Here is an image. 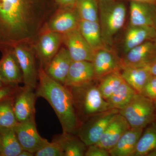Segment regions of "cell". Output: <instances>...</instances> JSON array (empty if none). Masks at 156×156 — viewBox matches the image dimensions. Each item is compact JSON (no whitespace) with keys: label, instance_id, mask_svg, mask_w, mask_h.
<instances>
[{"label":"cell","instance_id":"cell-23","mask_svg":"<svg viewBox=\"0 0 156 156\" xmlns=\"http://www.w3.org/2000/svg\"><path fill=\"white\" fill-rule=\"evenodd\" d=\"M78 29L95 52L105 48L98 21L80 20Z\"/></svg>","mask_w":156,"mask_h":156},{"label":"cell","instance_id":"cell-28","mask_svg":"<svg viewBox=\"0 0 156 156\" xmlns=\"http://www.w3.org/2000/svg\"><path fill=\"white\" fill-rule=\"evenodd\" d=\"M75 8L80 20L99 21L98 0H76Z\"/></svg>","mask_w":156,"mask_h":156},{"label":"cell","instance_id":"cell-15","mask_svg":"<svg viewBox=\"0 0 156 156\" xmlns=\"http://www.w3.org/2000/svg\"><path fill=\"white\" fill-rule=\"evenodd\" d=\"M0 60V77L4 86L17 87L23 82L21 69L13 49L2 52Z\"/></svg>","mask_w":156,"mask_h":156},{"label":"cell","instance_id":"cell-32","mask_svg":"<svg viewBox=\"0 0 156 156\" xmlns=\"http://www.w3.org/2000/svg\"><path fill=\"white\" fill-rule=\"evenodd\" d=\"M140 94L150 99L154 102H156V76H151Z\"/></svg>","mask_w":156,"mask_h":156},{"label":"cell","instance_id":"cell-10","mask_svg":"<svg viewBox=\"0 0 156 156\" xmlns=\"http://www.w3.org/2000/svg\"><path fill=\"white\" fill-rule=\"evenodd\" d=\"M156 59V43L153 40L147 41L132 48L121 58L122 68L147 67Z\"/></svg>","mask_w":156,"mask_h":156},{"label":"cell","instance_id":"cell-43","mask_svg":"<svg viewBox=\"0 0 156 156\" xmlns=\"http://www.w3.org/2000/svg\"><path fill=\"white\" fill-rule=\"evenodd\" d=\"M154 103L155 107L156 115V102H154Z\"/></svg>","mask_w":156,"mask_h":156},{"label":"cell","instance_id":"cell-33","mask_svg":"<svg viewBox=\"0 0 156 156\" xmlns=\"http://www.w3.org/2000/svg\"><path fill=\"white\" fill-rule=\"evenodd\" d=\"M85 156H110L109 151L97 144L87 147Z\"/></svg>","mask_w":156,"mask_h":156},{"label":"cell","instance_id":"cell-27","mask_svg":"<svg viewBox=\"0 0 156 156\" xmlns=\"http://www.w3.org/2000/svg\"><path fill=\"white\" fill-rule=\"evenodd\" d=\"M136 94L137 92L124 80L106 101L112 108L120 110L126 107Z\"/></svg>","mask_w":156,"mask_h":156},{"label":"cell","instance_id":"cell-39","mask_svg":"<svg viewBox=\"0 0 156 156\" xmlns=\"http://www.w3.org/2000/svg\"><path fill=\"white\" fill-rule=\"evenodd\" d=\"M147 156H156V150L151 152Z\"/></svg>","mask_w":156,"mask_h":156},{"label":"cell","instance_id":"cell-18","mask_svg":"<svg viewBox=\"0 0 156 156\" xmlns=\"http://www.w3.org/2000/svg\"><path fill=\"white\" fill-rule=\"evenodd\" d=\"M72 61L66 48L62 46L56 55L44 69L50 78L64 85Z\"/></svg>","mask_w":156,"mask_h":156},{"label":"cell","instance_id":"cell-6","mask_svg":"<svg viewBox=\"0 0 156 156\" xmlns=\"http://www.w3.org/2000/svg\"><path fill=\"white\" fill-rule=\"evenodd\" d=\"M119 110L112 108L89 117L81 123L76 135L87 147L96 144L109 123Z\"/></svg>","mask_w":156,"mask_h":156},{"label":"cell","instance_id":"cell-2","mask_svg":"<svg viewBox=\"0 0 156 156\" xmlns=\"http://www.w3.org/2000/svg\"><path fill=\"white\" fill-rule=\"evenodd\" d=\"M36 93L50 104L58 117L62 132L76 134L80 123L69 89L50 78L39 65Z\"/></svg>","mask_w":156,"mask_h":156},{"label":"cell","instance_id":"cell-31","mask_svg":"<svg viewBox=\"0 0 156 156\" xmlns=\"http://www.w3.org/2000/svg\"><path fill=\"white\" fill-rule=\"evenodd\" d=\"M35 156H64V152L57 142L47 141L34 154Z\"/></svg>","mask_w":156,"mask_h":156},{"label":"cell","instance_id":"cell-13","mask_svg":"<svg viewBox=\"0 0 156 156\" xmlns=\"http://www.w3.org/2000/svg\"><path fill=\"white\" fill-rule=\"evenodd\" d=\"M14 128L22 149L28 151L34 154L48 141L39 134L35 119L17 122Z\"/></svg>","mask_w":156,"mask_h":156},{"label":"cell","instance_id":"cell-34","mask_svg":"<svg viewBox=\"0 0 156 156\" xmlns=\"http://www.w3.org/2000/svg\"><path fill=\"white\" fill-rule=\"evenodd\" d=\"M19 86L12 87L4 86L2 88H0V101L6 98L13 97Z\"/></svg>","mask_w":156,"mask_h":156},{"label":"cell","instance_id":"cell-42","mask_svg":"<svg viewBox=\"0 0 156 156\" xmlns=\"http://www.w3.org/2000/svg\"><path fill=\"white\" fill-rule=\"evenodd\" d=\"M0 153H1V136H0Z\"/></svg>","mask_w":156,"mask_h":156},{"label":"cell","instance_id":"cell-4","mask_svg":"<svg viewBox=\"0 0 156 156\" xmlns=\"http://www.w3.org/2000/svg\"><path fill=\"white\" fill-rule=\"evenodd\" d=\"M99 22L105 48H112L115 36L126 21L127 9L124 1L98 0Z\"/></svg>","mask_w":156,"mask_h":156},{"label":"cell","instance_id":"cell-12","mask_svg":"<svg viewBox=\"0 0 156 156\" xmlns=\"http://www.w3.org/2000/svg\"><path fill=\"white\" fill-rule=\"evenodd\" d=\"M80 20L75 7L58 8L46 23L41 32L50 31L64 34L78 28Z\"/></svg>","mask_w":156,"mask_h":156},{"label":"cell","instance_id":"cell-21","mask_svg":"<svg viewBox=\"0 0 156 156\" xmlns=\"http://www.w3.org/2000/svg\"><path fill=\"white\" fill-rule=\"evenodd\" d=\"M155 35V30L154 27L128 25L124 40L125 53L147 41H154Z\"/></svg>","mask_w":156,"mask_h":156},{"label":"cell","instance_id":"cell-38","mask_svg":"<svg viewBox=\"0 0 156 156\" xmlns=\"http://www.w3.org/2000/svg\"><path fill=\"white\" fill-rule=\"evenodd\" d=\"M34 154L32 153L29 151H28L22 150L19 156H34Z\"/></svg>","mask_w":156,"mask_h":156},{"label":"cell","instance_id":"cell-24","mask_svg":"<svg viewBox=\"0 0 156 156\" xmlns=\"http://www.w3.org/2000/svg\"><path fill=\"white\" fill-rule=\"evenodd\" d=\"M124 80L138 94L152 75L148 67H124L121 71Z\"/></svg>","mask_w":156,"mask_h":156},{"label":"cell","instance_id":"cell-29","mask_svg":"<svg viewBox=\"0 0 156 156\" xmlns=\"http://www.w3.org/2000/svg\"><path fill=\"white\" fill-rule=\"evenodd\" d=\"M124 81L121 72L111 73L98 81V88L104 98L106 100L110 97Z\"/></svg>","mask_w":156,"mask_h":156},{"label":"cell","instance_id":"cell-7","mask_svg":"<svg viewBox=\"0 0 156 156\" xmlns=\"http://www.w3.org/2000/svg\"><path fill=\"white\" fill-rule=\"evenodd\" d=\"M13 51L21 69L25 86L36 89L38 83V72L33 46L22 43L13 48Z\"/></svg>","mask_w":156,"mask_h":156},{"label":"cell","instance_id":"cell-1","mask_svg":"<svg viewBox=\"0 0 156 156\" xmlns=\"http://www.w3.org/2000/svg\"><path fill=\"white\" fill-rule=\"evenodd\" d=\"M57 9L55 0H0V51L33 44Z\"/></svg>","mask_w":156,"mask_h":156},{"label":"cell","instance_id":"cell-14","mask_svg":"<svg viewBox=\"0 0 156 156\" xmlns=\"http://www.w3.org/2000/svg\"><path fill=\"white\" fill-rule=\"evenodd\" d=\"M92 62L96 81L111 73L121 72L122 69L121 58L112 48L95 51Z\"/></svg>","mask_w":156,"mask_h":156},{"label":"cell","instance_id":"cell-22","mask_svg":"<svg viewBox=\"0 0 156 156\" xmlns=\"http://www.w3.org/2000/svg\"><path fill=\"white\" fill-rule=\"evenodd\" d=\"M61 147L64 156H84L87 146L76 135L64 133L56 134L52 138Z\"/></svg>","mask_w":156,"mask_h":156},{"label":"cell","instance_id":"cell-19","mask_svg":"<svg viewBox=\"0 0 156 156\" xmlns=\"http://www.w3.org/2000/svg\"><path fill=\"white\" fill-rule=\"evenodd\" d=\"M129 26L154 27L156 6L148 3L130 2Z\"/></svg>","mask_w":156,"mask_h":156},{"label":"cell","instance_id":"cell-9","mask_svg":"<svg viewBox=\"0 0 156 156\" xmlns=\"http://www.w3.org/2000/svg\"><path fill=\"white\" fill-rule=\"evenodd\" d=\"M35 89L28 86L18 87L13 96V106L17 122L35 119Z\"/></svg>","mask_w":156,"mask_h":156},{"label":"cell","instance_id":"cell-25","mask_svg":"<svg viewBox=\"0 0 156 156\" xmlns=\"http://www.w3.org/2000/svg\"><path fill=\"white\" fill-rule=\"evenodd\" d=\"M0 156H19L22 148L14 128H0Z\"/></svg>","mask_w":156,"mask_h":156},{"label":"cell","instance_id":"cell-41","mask_svg":"<svg viewBox=\"0 0 156 156\" xmlns=\"http://www.w3.org/2000/svg\"><path fill=\"white\" fill-rule=\"evenodd\" d=\"M155 30V35L154 39V41L156 43V21L155 22V24L154 26Z\"/></svg>","mask_w":156,"mask_h":156},{"label":"cell","instance_id":"cell-36","mask_svg":"<svg viewBox=\"0 0 156 156\" xmlns=\"http://www.w3.org/2000/svg\"><path fill=\"white\" fill-rule=\"evenodd\" d=\"M118 1H128L129 2H140L148 3V4L156 6V0H118Z\"/></svg>","mask_w":156,"mask_h":156},{"label":"cell","instance_id":"cell-5","mask_svg":"<svg viewBox=\"0 0 156 156\" xmlns=\"http://www.w3.org/2000/svg\"><path fill=\"white\" fill-rule=\"evenodd\" d=\"M119 113L131 128H144L156 120L154 103L140 94H136Z\"/></svg>","mask_w":156,"mask_h":156},{"label":"cell","instance_id":"cell-8","mask_svg":"<svg viewBox=\"0 0 156 156\" xmlns=\"http://www.w3.org/2000/svg\"><path fill=\"white\" fill-rule=\"evenodd\" d=\"M63 34L43 31L33 45L39 65L44 68L63 44Z\"/></svg>","mask_w":156,"mask_h":156},{"label":"cell","instance_id":"cell-35","mask_svg":"<svg viewBox=\"0 0 156 156\" xmlns=\"http://www.w3.org/2000/svg\"><path fill=\"white\" fill-rule=\"evenodd\" d=\"M58 8H74L76 0H55Z\"/></svg>","mask_w":156,"mask_h":156},{"label":"cell","instance_id":"cell-20","mask_svg":"<svg viewBox=\"0 0 156 156\" xmlns=\"http://www.w3.org/2000/svg\"><path fill=\"white\" fill-rule=\"evenodd\" d=\"M143 128H131L109 151L110 156H134L136 145L144 131Z\"/></svg>","mask_w":156,"mask_h":156},{"label":"cell","instance_id":"cell-26","mask_svg":"<svg viewBox=\"0 0 156 156\" xmlns=\"http://www.w3.org/2000/svg\"><path fill=\"white\" fill-rule=\"evenodd\" d=\"M156 150V121L147 127L136 145L134 156H147Z\"/></svg>","mask_w":156,"mask_h":156},{"label":"cell","instance_id":"cell-16","mask_svg":"<svg viewBox=\"0 0 156 156\" xmlns=\"http://www.w3.org/2000/svg\"><path fill=\"white\" fill-rule=\"evenodd\" d=\"M95 81L96 80L92 62L72 61L64 85L67 87H79Z\"/></svg>","mask_w":156,"mask_h":156},{"label":"cell","instance_id":"cell-40","mask_svg":"<svg viewBox=\"0 0 156 156\" xmlns=\"http://www.w3.org/2000/svg\"><path fill=\"white\" fill-rule=\"evenodd\" d=\"M4 84H3L2 82V80H1V77H0V88H2V87H4Z\"/></svg>","mask_w":156,"mask_h":156},{"label":"cell","instance_id":"cell-11","mask_svg":"<svg viewBox=\"0 0 156 156\" xmlns=\"http://www.w3.org/2000/svg\"><path fill=\"white\" fill-rule=\"evenodd\" d=\"M62 44L68 51L73 61H92L95 52L78 28L63 34Z\"/></svg>","mask_w":156,"mask_h":156},{"label":"cell","instance_id":"cell-37","mask_svg":"<svg viewBox=\"0 0 156 156\" xmlns=\"http://www.w3.org/2000/svg\"><path fill=\"white\" fill-rule=\"evenodd\" d=\"M148 67L152 75L156 76V59Z\"/></svg>","mask_w":156,"mask_h":156},{"label":"cell","instance_id":"cell-17","mask_svg":"<svg viewBox=\"0 0 156 156\" xmlns=\"http://www.w3.org/2000/svg\"><path fill=\"white\" fill-rule=\"evenodd\" d=\"M131 128L128 121L118 113L109 123L96 144L109 151L114 146L120 137Z\"/></svg>","mask_w":156,"mask_h":156},{"label":"cell","instance_id":"cell-30","mask_svg":"<svg viewBox=\"0 0 156 156\" xmlns=\"http://www.w3.org/2000/svg\"><path fill=\"white\" fill-rule=\"evenodd\" d=\"M13 97L0 101V128H14L17 122L14 113Z\"/></svg>","mask_w":156,"mask_h":156},{"label":"cell","instance_id":"cell-3","mask_svg":"<svg viewBox=\"0 0 156 156\" xmlns=\"http://www.w3.org/2000/svg\"><path fill=\"white\" fill-rule=\"evenodd\" d=\"M97 82L81 87H67L72 96L80 126L89 117L112 109L101 95Z\"/></svg>","mask_w":156,"mask_h":156}]
</instances>
